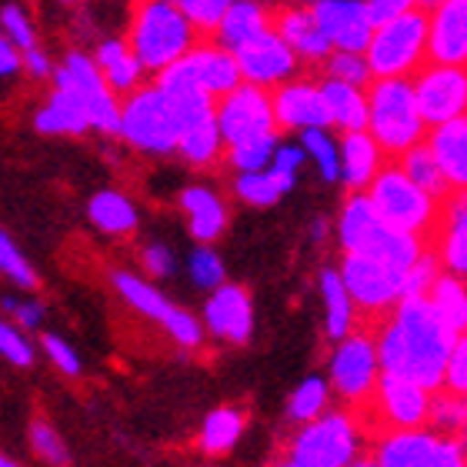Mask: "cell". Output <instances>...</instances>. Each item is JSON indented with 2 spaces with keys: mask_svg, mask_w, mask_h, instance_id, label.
Listing matches in <instances>:
<instances>
[{
  "mask_svg": "<svg viewBox=\"0 0 467 467\" xmlns=\"http://www.w3.org/2000/svg\"><path fill=\"white\" fill-rule=\"evenodd\" d=\"M458 334L441 321L428 297H400L378 331V368L438 390Z\"/></svg>",
  "mask_w": 467,
  "mask_h": 467,
  "instance_id": "cell-1",
  "label": "cell"
},
{
  "mask_svg": "<svg viewBox=\"0 0 467 467\" xmlns=\"http://www.w3.org/2000/svg\"><path fill=\"white\" fill-rule=\"evenodd\" d=\"M364 98H368V134L378 140L384 161L398 157L428 134L410 78H374Z\"/></svg>",
  "mask_w": 467,
  "mask_h": 467,
  "instance_id": "cell-2",
  "label": "cell"
},
{
  "mask_svg": "<svg viewBox=\"0 0 467 467\" xmlns=\"http://www.w3.org/2000/svg\"><path fill=\"white\" fill-rule=\"evenodd\" d=\"M197 44V30L177 7V0H140L130 14L127 47L134 50L144 70H161Z\"/></svg>",
  "mask_w": 467,
  "mask_h": 467,
  "instance_id": "cell-3",
  "label": "cell"
},
{
  "mask_svg": "<svg viewBox=\"0 0 467 467\" xmlns=\"http://www.w3.org/2000/svg\"><path fill=\"white\" fill-rule=\"evenodd\" d=\"M334 394L348 404L344 414L350 418L358 438H364L370 420V400L378 388V334L368 327H350L341 337V348L331 364Z\"/></svg>",
  "mask_w": 467,
  "mask_h": 467,
  "instance_id": "cell-4",
  "label": "cell"
},
{
  "mask_svg": "<svg viewBox=\"0 0 467 467\" xmlns=\"http://www.w3.org/2000/svg\"><path fill=\"white\" fill-rule=\"evenodd\" d=\"M428 7H414L374 27L364 57L374 78H410L428 60Z\"/></svg>",
  "mask_w": 467,
  "mask_h": 467,
  "instance_id": "cell-5",
  "label": "cell"
},
{
  "mask_svg": "<svg viewBox=\"0 0 467 467\" xmlns=\"http://www.w3.org/2000/svg\"><path fill=\"white\" fill-rule=\"evenodd\" d=\"M368 197L384 224L418 234L420 241H424V247H428L431 237H434V227H438L441 201H434L428 191H420L394 161L380 164V171L368 184Z\"/></svg>",
  "mask_w": 467,
  "mask_h": 467,
  "instance_id": "cell-6",
  "label": "cell"
},
{
  "mask_svg": "<svg viewBox=\"0 0 467 467\" xmlns=\"http://www.w3.org/2000/svg\"><path fill=\"white\" fill-rule=\"evenodd\" d=\"M117 134L124 137L130 147L144 150V154H171V150H177L181 120H177L164 88L147 84V88L130 90V94L120 100V124H117Z\"/></svg>",
  "mask_w": 467,
  "mask_h": 467,
  "instance_id": "cell-7",
  "label": "cell"
},
{
  "mask_svg": "<svg viewBox=\"0 0 467 467\" xmlns=\"http://www.w3.org/2000/svg\"><path fill=\"white\" fill-rule=\"evenodd\" d=\"M154 84L157 88H197L217 100L241 84V70H237L234 50L221 47L214 40H204V44L197 40L174 64L157 70Z\"/></svg>",
  "mask_w": 467,
  "mask_h": 467,
  "instance_id": "cell-8",
  "label": "cell"
},
{
  "mask_svg": "<svg viewBox=\"0 0 467 467\" xmlns=\"http://www.w3.org/2000/svg\"><path fill=\"white\" fill-rule=\"evenodd\" d=\"M360 454V438L344 410L317 414L291 441L284 464L291 467H344Z\"/></svg>",
  "mask_w": 467,
  "mask_h": 467,
  "instance_id": "cell-9",
  "label": "cell"
},
{
  "mask_svg": "<svg viewBox=\"0 0 467 467\" xmlns=\"http://www.w3.org/2000/svg\"><path fill=\"white\" fill-rule=\"evenodd\" d=\"M364 461L384 467H461L464 454L454 438L441 441L438 434H428V431L400 428L380 434L364 454Z\"/></svg>",
  "mask_w": 467,
  "mask_h": 467,
  "instance_id": "cell-10",
  "label": "cell"
},
{
  "mask_svg": "<svg viewBox=\"0 0 467 467\" xmlns=\"http://www.w3.org/2000/svg\"><path fill=\"white\" fill-rule=\"evenodd\" d=\"M410 88H414V100L428 127L467 114V67L424 60L410 74Z\"/></svg>",
  "mask_w": 467,
  "mask_h": 467,
  "instance_id": "cell-11",
  "label": "cell"
},
{
  "mask_svg": "<svg viewBox=\"0 0 467 467\" xmlns=\"http://www.w3.org/2000/svg\"><path fill=\"white\" fill-rule=\"evenodd\" d=\"M214 120L221 127L224 144H241L251 137L274 134L277 124H274L271 90L241 80L234 90H227L224 98L214 100Z\"/></svg>",
  "mask_w": 467,
  "mask_h": 467,
  "instance_id": "cell-12",
  "label": "cell"
},
{
  "mask_svg": "<svg viewBox=\"0 0 467 467\" xmlns=\"http://www.w3.org/2000/svg\"><path fill=\"white\" fill-rule=\"evenodd\" d=\"M234 60H237L241 80L257 84V88H267V90L301 74V57L294 54L291 44H287L274 27L261 30V34L247 37L244 44H237V47H234Z\"/></svg>",
  "mask_w": 467,
  "mask_h": 467,
  "instance_id": "cell-13",
  "label": "cell"
},
{
  "mask_svg": "<svg viewBox=\"0 0 467 467\" xmlns=\"http://www.w3.org/2000/svg\"><path fill=\"white\" fill-rule=\"evenodd\" d=\"M114 287H117V294L134 307V311H140L144 317H150V321L161 324V327H164V331L171 334L181 348H197V344L204 341V327L194 321V314L174 307L164 294L157 291L154 284L140 281L137 274L114 271Z\"/></svg>",
  "mask_w": 467,
  "mask_h": 467,
  "instance_id": "cell-14",
  "label": "cell"
},
{
  "mask_svg": "<svg viewBox=\"0 0 467 467\" xmlns=\"http://www.w3.org/2000/svg\"><path fill=\"white\" fill-rule=\"evenodd\" d=\"M341 281L350 294V304L358 314H390L400 301V274H390L378 261H370L358 251H344Z\"/></svg>",
  "mask_w": 467,
  "mask_h": 467,
  "instance_id": "cell-15",
  "label": "cell"
},
{
  "mask_svg": "<svg viewBox=\"0 0 467 467\" xmlns=\"http://www.w3.org/2000/svg\"><path fill=\"white\" fill-rule=\"evenodd\" d=\"M271 108L277 130H304V127H324L327 130L331 127V114H327L317 80L301 78V74L274 88Z\"/></svg>",
  "mask_w": 467,
  "mask_h": 467,
  "instance_id": "cell-16",
  "label": "cell"
},
{
  "mask_svg": "<svg viewBox=\"0 0 467 467\" xmlns=\"http://www.w3.org/2000/svg\"><path fill=\"white\" fill-rule=\"evenodd\" d=\"M67 70L70 80L80 88L84 100H88V117H90V130H100V134H117V124H120V100L108 88V80L100 74V67L94 64V57L80 54V50H70L67 60L60 64Z\"/></svg>",
  "mask_w": 467,
  "mask_h": 467,
  "instance_id": "cell-17",
  "label": "cell"
},
{
  "mask_svg": "<svg viewBox=\"0 0 467 467\" xmlns=\"http://www.w3.org/2000/svg\"><path fill=\"white\" fill-rule=\"evenodd\" d=\"M314 24L331 40L337 50H368V40L374 34V24L368 17V7L358 0H314L311 7Z\"/></svg>",
  "mask_w": 467,
  "mask_h": 467,
  "instance_id": "cell-18",
  "label": "cell"
},
{
  "mask_svg": "<svg viewBox=\"0 0 467 467\" xmlns=\"http://www.w3.org/2000/svg\"><path fill=\"white\" fill-rule=\"evenodd\" d=\"M54 90H50L47 104L34 114V127L40 134H88L90 117H88V100L80 94V88L70 80L64 67H54Z\"/></svg>",
  "mask_w": 467,
  "mask_h": 467,
  "instance_id": "cell-19",
  "label": "cell"
},
{
  "mask_svg": "<svg viewBox=\"0 0 467 467\" xmlns=\"http://www.w3.org/2000/svg\"><path fill=\"white\" fill-rule=\"evenodd\" d=\"M428 60L467 67V0H441L431 7Z\"/></svg>",
  "mask_w": 467,
  "mask_h": 467,
  "instance_id": "cell-20",
  "label": "cell"
},
{
  "mask_svg": "<svg viewBox=\"0 0 467 467\" xmlns=\"http://www.w3.org/2000/svg\"><path fill=\"white\" fill-rule=\"evenodd\" d=\"M204 321L217 337H224L231 344H244L251 337L254 327V311L247 291L234 287V284H217L204 307Z\"/></svg>",
  "mask_w": 467,
  "mask_h": 467,
  "instance_id": "cell-21",
  "label": "cell"
},
{
  "mask_svg": "<svg viewBox=\"0 0 467 467\" xmlns=\"http://www.w3.org/2000/svg\"><path fill=\"white\" fill-rule=\"evenodd\" d=\"M271 27L291 44V50L301 57V64H307L311 70H321V64L334 50L331 40L324 37L321 27L314 24L311 10H301V7L271 10Z\"/></svg>",
  "mask_w": 467,
  "mask_h": 467,
  "instance_id": "cell-22",
  "label": "cell"
},
{
  "mask_svg": "<svg viewBox=\"0 0 467 467\" xmlns=\"http://www.w3.org/2000/svg\"><path fill=\"white\" fill-rule=\"evenodd\" d=\"M358 254L378 261L380 267H388L390 274H400V277H404V271L424 254V241H420L418 234L404 231V227L378 221V224L370 227L368 237H364V244L358 247Z\"/></svg>",
  "mask_w": 467,
  "mask_h": 467,
  "instance_id": "cell-23",
  "label": "cell"
},
{
  "mask_svg": "<svg viewBox=\"0 0 467 467\" xmlns=\"http://www.w3.org/2000/svg\"><path fill=\"white\" fill-rule=\"evenodd\" d=\"M424 140L451 191H467V114L428 127Z\"/></svg>",
  "mask_w": 467,
  "mask_h": 467,
  "instance_id": "cell-24",
  "label": "cell"
},
{
  "mask_svg": "<svg viewBox=\"0 0 467 467\" xmlns=\"http://www.w3.org/2000/svg\"><path fill=\"white\" fill-rule=\"evenodd\" d=\"M380 164H384V154L368 130H344L341 177L348 191H364L380 171Z\"/></svg>",
  "mask_w": 467,
  "mask_h": 467,
  "instance_id": "cell-25",
  "label": "cell"
},
{
  "mask_svg": "<svg viewBox=\"0 0 467 467\" xmlns=\"http://www.w3.org/2000/svg\"><path fill=\"white\" fill-rule=\"evenodd\" d=\"M181 207L187 214V227L194 234V241L214 244L227 227V207L224 201L207 191V187H187L181 194Z\"/></svg>",
  "mask_w": 467,
  "mask_h": 467,
  "instance_id": "cell-26",
  "label": "cell"
},
{
  "mask_svg": "<svg viewBox=\"0 0 467 467\" xmlns=\"http://www.w3.org/2000/svg\"><path fill=\"white\" fill-rule=\"evenodd\" d=\"M267 27H271V7H264L261 0H234L227 14L221 17V24L214 27V34H211V40L234 50L237 44H244L247 37Z\"/></svg>",
  "mask_w": 467,
  "mask_h": 467,
  "instance_id": "cell-27",
  "label": "cell"
},
{
  "mask_svg": "<svg viewBox=\"0 0 467 467\" xmlns=\"http://www.w3.org/2000/svg\"><path fill=\"white\" fill-rule=\"evenodd\" d=\"M94 64L100 67L108 88L114 94H130L134 88H140L144 80V64L137 60V54L127 47V40H104L94 54Z\"/></svg>",
  "mask_w": 467,
  "mask_h": 467,
  "instance_id": "cell-28",
  "label": "cell"
},
{
  "mask_svg": "<svg viewBox=\"0 0 467 467\" xmlns=\"http://www.w3.org/2000/svg\"><path fill=\"white\" fill-rule=\"evenodd\" d=\"M317 88H321V98L327 104V114H331V127L368 130V98L360 94V88L334 78H321Z\"/></svg>",
  "mask_w": 467,
  "mask_h": 467,
  "instance_id": "cell-29",
  "label": "cell"
},
{
  "mask_svg": "<svg viewBox=\"0 0 467 467\" xmlns=\"http://www.w3.org/2000/svg\"><path fill=\"white\" fill-rule=\"evenodd\" d=\"M390 161H394V164H398L420 191H428L434 201H444V197L451 194L448 181H444V174H441L438 161H434V154H431V147L424 137H420L418 144H410L408 150H400L398 157H390Z\"/></svg>",
  "mask_w": 467,
  "mask_h": 467,
  "instance_id": "cell-30",
  "label": "cell"
},
{
  "mask_svg": "<svg viewBox=\"0 0 467 467\" xmlns=\"http://www.w3.org/2000/svg\"><path fill=\"white\" fill-rule=\"evenodd\" d=\"M428 301L441 321L454 334L467 331V281L458 274H438L428 291Z\"/></svg>",
  "mask_w": 467,
  "mask_h": 467,
  "instance_id": "cell-31",
  "label": "cell"
},
{
  "mask_svg": "<svg viewBox=\"0 0 467 467\" xmlns=\"http://www.w3.org/2000/svg\"><path fill=\"white\" fill-rule=\"evenodd\" d=\"M90 224L98 231L110 234V237H124V234H134L137 227V211L134 204L127 201L120 191H98L88 204Z\"/></svg>",
  "mask_w": 467,
  "mask_h": 467,
  "instance_id": "cell-32",
  "label": "cell"
},
{
  "mask_svg": "<svg viewBox=\"0 0 467 467\" xmlns=\"http://www.w3.org/2000/svg\"><path fill=\"white\" fill-rule=\"evenodd\" d=\"M291 187H294V174L277 171V167H271V164L264 167V171H244V174H237V181H234L237 197L257 207L277 204Z\"/></svg>",
  "mask_w": 467,
  "mask_h": 467,
  "instance_id": "cell-33",
  "label": "cell"
},
{
  "mask_svg": "<svg viewBox=\"0 0 467 467\" xmlns=\"http://www.w3.org/2000/svg\"><path fill=\"white\" fill-rule=\"evenodd\" d=\"M221 147H224V137H221V127H217L214 117L197 120L194 127H187L184 134L177 137V154L194 167L214 164L217 157H221Z\"/></svg>",
  "mask_w": 467,
  "mask_h": 467,
  "instance_id": "cell-34",
  "label": "cell"
},
{
  "mask_svg": "<svg viewBox=\"0 0 467 467\" xmlns=\"http://www.w3.org/2000/svg\"><path fill=\"white\" fill-rule=\"evenodd\" d=\"M244 434V414L234 408H217L201 428V451L204 454H227Z\"/></svg>",
  "mask_w": 467,
  "mask_h": 467,
  "instance_id": "cell-35",
  "label": "cell"
},
{
  "mask_svg": "<svg viewBox=\"0 0 467 467\" xmlns=\"http://www.w3.org/2000/svg\"><path fill=\"white\" fill-rule=\"evenodd\" d=\"M380 217L370 204L368 194H360V191H350L348 204H344V214H341V244L344 251H358L364 237L370 234V227L378 224Z\"/></svg>",
  "mask_w": 467,
  "mask_h": 467,
  "instance_id": "cell-36",
  "label": "cell"
},
{
  "mask_svg": "<svg viewBox=\"0 0 467 467\" xmlns=\"http://www.w3.org/2000/svg\"><path fill=\"white\" fill-rule=\"evenodd\" d=\"M321 291H324V301H327V331H331V337L341 341L344 334L354 327V304H350V294H348V287H344L341 274L324 271Z\"/></svg>",
  "mask_w": 467,
  "mask_h": 467,
  "instance_id": "cell-37",
  "label": "cell"
},
{
  "mask_svg": "<svg viewBox=\"0 0 467 467\" xmlns=\"http://www.w3.org/2000/svg\"><path fill=\"white\" fill-rule=\"evenodd\" d=\"M321 74L324 78L344 80V84H354V88H368L370 80H374L368 57H364L360 50H337L334 47L331 54H327V60L321 64Z\"/></svg>",
  "mask_w": 467,
  "mask_h": 467,
  "instance_id": "cell-38",
  "label": "cell"
},
{
  "mask_svg": "<svg viewBox=\"0 0 467 467\" xmlns=\"http://www.w3.org/2000/svg\"><path fill=\"white\" fill-rule=\"evenodd\" d=\"M274 147H277V130L274 134L251 137V140H241V144H227V164L244 174V171H264L271 164Z\"/></svg>",
  "mask_w": 467,
  "mask_h": 467,
  "instance_id": "cell-39",
  "label": "cell"
},
{
  "mask_svg": "<svg viewBox=\"0 0 467 467\" xmlns=\"http://www.w3.org/2000/svg\"><path fill=\"white\" fill-rule=\"evenodd\" d=\"M304 154H311L321 167L324 181H337L341 177V157H337V147L324 127H304Z\"/></svg>",
  "mask_w": 467,
  "mask_h": 467,
  "instance_id": "cell-40",
  "label": "cell"
},
{
  "mask_svg": "<svg viewBox=\"0 0 467 467\" xmlns=\"http://www.w3.org/2000/svg\"><path fill=\"white\" fill-rule=\"evenodd\" d=\"M324 408H327V384H324L321 378H307L301 388L294 390L291 420L307 424V420H314L317 414H324Z\"/></svg>",
  "mask_w": 467,
  "mask_h": 467,
  "instance_id": "cell-41",
  "label": "cell"
},
{
  "mask_svg": "<svg viewBox=\"0 0 467 467\" xmlns=\"http://www.w3.org/2000/svg\"><path fill=\"white\" fill-rule=\"evenodd\" d=\"M231 4L234 0H177V7L184 10V17L191 20L197 37H211Z\"/></svg>",
  "mask_w": 467,
  "mask_h": 467,
  "instance_id": "cell-42",
  "label": "cell"
},
{
  "mask_svg": "<svg viewBox=\"0 0 467 467\" xmlns=\"http://www.w3.org/2000/svg\"><path fill=\"white\" fill-rule=\"evenodd\" d=\"M0 274H4L7 281L17 284V287H27V291H34V287L40 284L34 267L24 261V254L17 251V244L10 241L4 231H0Z\"/></svg>",
  "mask_w": 467,
  "mask_h": 467,
  "instance_id": "cell-43",
  "label": "cell"
},
{
  "mask_svg": "<svg viewBox=\"0 0 467 467\" xmlns=\"http://www.w3.org/2000/svg\"><path fill=\"white\" fill-rule=\"evenodd\" d=\"M30 448H34L37 458L47 461V464H67L70 461L64 441H60V434L50 428L47 420H34V424H30Z\"/></svg>",
  "mask_w": 467,
  "mask_h": 467,
  "instance_id": "cell-44",
  "label": "cell"
},
{
  "mask_svg": "<svg viewBox=\"0 0 467 467\" xmlns=\"http://www.w3.org/2000/svg\"><path fill=\"white\" fill-rule=\"evenodd\" d=\"M191 277H194L197 287L214 291L217 284H224V264H221V257L211 247H197L191 254Z\"/></svg>",
  "mask_w": 467,
  "mask_h": 467,
  "instance_id": "cell-45",
  "label": "cell"
},
{
  "mask_svg": "<svg viewBox=\"0 0 467 467\" xmlns=\"http://www.w3.org/2000/svg\"><path fill=\"white\" fill-rule=\"evenodd\" d=\"M0 358L17 364V368H30L34 364V348H30L27 337L20 334V327L14 321H0Z\"/></svg>",
  "mask_w": 467,
  "mask_h": 467,
  "instance_id": "cell-46",
  "label": "cell"
},
{
  "mask_svg": "<svg viewBox=\"0 0 467 467\" xmlns=\"http://www.w3.org/2000/svg\"><path fill=\"white\" fill-rule=\"evenodd\" d=\"M0 30L14 40V47H30V44H37V34H34V24L27 20V14L17 7V4H7V7L0 10Z\"/></svg>",
  "mask_w": 467,
  "mask_h": 467,
  "instance_id": "cell-47",
  "label": "cell"
},
{
  "mask_svg": "<svg viewBox=\"0 0 467 467\" xmlns=\"http://www.w3.org/2000/svg\"><path fill=\"white\" fill-rule=\"evenodd\" d=\"M441 388L454 390V394H464L467 390V331L458 334V341H454V348H451V358H448V368H444Z\"/></svg>",
  "mask_w": 467,
  "mask_h": 467,
  "instance_id": "cell-48",
  "label": "cell"
},
{
  "mask_svg": "<svg viewBox=\"0 0 467 467\" xmlns=\"http://www.w3.org/2000/svg\"><path fill=\"white\" fill-rule=\"evenodd\" d=\"M44 354L54 360V368H57L60 374H67V378H78L80 374L78 354H74V348H70L67 341H60L57 334H44Z\"/></svg>",
  "mask_w": 467,
  "mask_h": 467,
  "instance_id": "cell-49",
  "label": "cell"
},
{
  "mask_svg": "<svg viewBox=\"0 0 467 467\" xmlns=\"http://www.w3.org/2000/svg\"><path fill=\"white\" fill-rule=\"evenodd\" d=\"M4 311L10 314V321L17 324V327H30V331H34L40 324V317H44L37 301H17V297H7V301H4Z\"/></svg>",
  "mask_w": 467,
  "mask_h": 467,
  "instance_id": "cell-50",
  "label": "cell"
},
{
  "mask_svg": "<svg viewBox=\"0 0 467 467\" xmlns=\"http://www.w3.org/2000/svg\"><path fill=\"white\" fill-rule=\"evenodd\" d=\"M20 67L27 70L34 80H47L54 74V64H50L47 50H40L37 44H30V47L20 50Z\"/></svg>",
  "mask_w": 467,
  "mask_h": 467,
  "instance_id": "cell-51",
  "label": "cell"
},
{
  "mask_svg": "<svg viewBox=\"0 0 467 467\" xmlns=\"http://www.w3.org/2000/svg\"><path fill=\"white\" fill-rule=\"evenodd\" d=\"M140 264H144V271L154 274V277H167V274L174 271V257H171V251H167V247H161V244H150V247H144V254H140Z\"/></svg>",
  "mask_w": 467,
  "mask_h": 467,
  "instance_id": "cell-52",
  "label": "cell"
},
{
  "mask_svg": "<svg viewBox=\"0 0 467 467\" xmlns=\"http://www.w3.org/2000/svg\"><path fill=\"white\" fill-rule=\"evenodd\" d=\"M418 4V0H368L364 7H368V17L370 24L378 27V24H384V20L398 17V14H404V10H410Z\"/></svg>",
  "mask_w": 467,
  "mask_h": 467,
  "instance_id": "cell-53",
  "label": "cell"
},
{
  "mask_svg": "<svg viewBox=\"0 0 467 467\" xmlns=\"http://www.w3.org/2000/svg\"><path fill=\"white\" fill-rule=\"evenodd\" d=\"M274 167L277 171H287V174H297V167L304 164V147H274Z\"/></svg>",
  "mask_w": 467,
  "mask_h": 467,
  "instance_id": "cell-54",
  "label": "cell"
},
{
  "mask_svg": "<svg viewBox=\"0 0 467 467\" xmlns=\"http://www.w3.org/2000/svg\"><path fill=\"white\" fill-rule=\"evenodd\" d=\"M14 70H20V47H14V40L0 30V78H7Z\"/></svg>",
  "mask_w": 467,
  "mask_h": 467,
  "instance_id": "cell-55",
  "label": "cell"
},
{
  "mask_svg": "<svg viewBox=\"0 0 467 467\" xmlns=\"http://www.w3.org/2000/svg\"><path fill=\"white\" fill-rule=\"evenodd\" d=\"M461 408H464V424H467V390L461 394Z\"/></svg>",
  "mask_w": 467,
  "mask_h": 467,
  "instance_id": "cell-56",
  "label": "cell"
},
{
  "mask_svg": "<svg viewBox=\"0 0 467 467\" xmlns=\"http://www.w3.org/2000/svg\"><path fill=\"white\" fill-rule=\"evenodd\" d=\"M418 4H420V7H428V10H431L434 4H441V0H418Z\"/></svg>",
  "mask_w": 467,
  "mask_h": 467,
  "instance_id": "cell-57",
  "label": "cell"
},
{
  "mask_svg": "<svg viewBox=\"0 0 467 467\" xmlns=\"http://www.w3.org/2000/svg\"><path fill=\"white\" fill-rule=\"evenodd\" d=\"M10 464H14V461H10L7 454H0V467H10Z\"/></svg>",
  "mask_w": 467,
  "mask_h": 467,
  "instance_id": "cell-58",
  "label": "cell"
},
{
  "mask_svg": "<svg viewBox=\"0 0 467 467\" xmlns=\"http://www.w3.org/2000/svg\"><path fill=\"white\" fill-rule=\"evenodd\" d=\"M64 4H78V0H64Z\"/></svg>",
  "mask_w": 467,
  "mask_h": 467,
  "instance_id": "cell-59",
  "label": "cell"
}]
</instances>
